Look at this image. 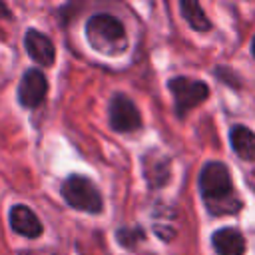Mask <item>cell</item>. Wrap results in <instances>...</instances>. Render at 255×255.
<instances>
[{
	"instance_id": "obj_1",
	"label": "cell",
	"mask_w": 255,
	"mask_h": 255,
	"mask_svg": "<svg viewBox=\"0 0 255 255\" xmlns=\"http://www.w3.org/2000/svg\"><path fill=\"white\" fill-rule=\"evenodd\" d=\"M199 191L209 209V213L225 215L241 209V199L237 197L231 173L221 161H207L199 171Z\"/></svg>"
},
{
	"instance_id": "obj_2",
	"label": "cell",
	"mask_w": 255,
	"mask_h": 255,
	"mask_svg": "<svg viewBox=\"0 0 255 255\" xmlns=\"http://www.w3.org/2000/svg\"><path fill=\"white\" fill-rule=\"evenodd\" d=\"M86 38L96 52L118 56L128 46L124 24L112 14H94L86 22Z\"/></svg>"
},
{
	"instance_id": "obj_3",
	"label": "cell",
	"mask_w": 255,
	"mask_h": 255,
	"mask_svg": "<svg viewBox=\"0 0 255 255\" xmlns=\"http://www.w3.org/2000/svg\"><path fill=\"white\" fill-rule=\"evenodd\" d=\"M62 197L70 207L78 211L100 213L104 209V199L98 187L84 175H70L62 183Z\"/></svg>"
},
{
	"instance_id": "obj_4",
	"label": "cell",
	"mask_w": 255,
	"mask_h": 255,
	"mask_svg": "<svg viewBox=\"0 0 255 255\" xmlns=\"http://www.w3.org/2000/svg\"><path fill=\"white\" fill-rule=\"evenodd\" d=\"M169 92L173 94V102H175V110L179 116H185L189 110H193L195 106L203 104L209 96V88L205 82L189 78V76H175L167 82Z\"/></svg>"
},
{
	"instance_id": "obj_5",
	"label": "cell",
	"mask_w": 255,
	"mask_h": 255,
	"mask_svg": "<svg viewBox=\"0 0 255 255\" xmlns=\"http://www.w3.org/2000/svg\"><path fill=\"white\" fill-rule=\"evenodd\" d=\"M110 126L122 133L135 131L141 126V116H139L135 104L128 96L116 94L112 98V102H110Z\"/></svg>"
},
{
	"instance_id": "obj_6",
	"label": "cell",
	"mask_w": 255,
	"mask_h": 255,
	"mask_svg": "<svg viewBox=\"0 0 255 255\" xmlns=\"http://www.w3.org/2000/svg\"><path fill=\"white\" fill-rule=\"evenodd\" d=\"M48 94V82H46V76L36 70V68H30L24 72L22 80H20V86H18V100L24 108H38L44 98Z\"/></svg>"
},
{
	"instance_id": "obj_7",
	"label": "cell",
	"mask_w": 255,
	"mask_h": 255,
	"mask_svg": "<svg viewBox=\"0 0 255 255\" xmlns=\"http://www.w3.org/2000/svg\"><path fill=\"white\" fill-rule=\"evenodd\" d=\"M8 219H10V227L14 233L22 235V237H28V239H36L42 235L44 227L38 219V215L28 207V205H22V203H16L10 207V213H8Z\"/></svg>"
},
{
	"instance_id": "obj_8",
	"label": "cell",
	"mask_w": 255,
	"mask_h": 255,
	"mask_svg": "<svg viewBox=\"0 0 255 255\" xmlns=\"http://www.w3.org/2000/svg\"><path fill=\"white\" fill-rule=\"evenodd\" d=\"M24 46H26L28 56L36 64L46 66V68L54 64V60H56V48H54L52 40L44 32H40L36 28H30L26 32V36H24Z\"/></svg>"
},
{
	"instance_id": "obj_9",
	"label": "cell",
	"mask_w": 255,
	"mask_h": 255,
	"mask_svg": "<svg viewBox=\"0 0 255 255\" xmlns=\"http://www.w3.org/2000/svg\"><path fill=\"white\" fill-rule=\"evenodd\" d=\"M211 245L217 255H243L245 253V239L233 227L217 229L211 235Z\"/></svg>"
},
{
	"instance_id": "obj_10",
	"label": "cell",
	"mask_w": 255,
	"mask_h": 255,
	"mask_svg": "<svg viewBox=\"0 0 255 255\" xmlns=\"http://www.w3.org/2000/svg\"><path fill=\"white\" fill-rule=\"evenodd\" d=\"M229 141L233 151L241 159L255 161V133L247 126H233L229 133Z\"/></svg>"
},
{
	"instance_id": "obj_11",
	"label": "cell",
	"mask_w": 255,
	"mask_h": 255,
	"mask_svg": "<svg viewBox=\"0 0 255 255\" xmlns=\"http://www.w3.org/2000/svg\"><path fill=\"white\" fill-rule=\"evenodd\" d=\"M143 171H145V179L149 187H159L169 177V159L155 157V153H149L143 159Z\"/></svg>"
},
{
	"instance_id": "obj_12",
	"label": "cell",
	"mask_w": 255,
	"mask_h": 255,
	"mask_svg": "<svg viewBox=\"0 0 255 255\" xmlns=\"http://www.w3.org/2000/svg\"><path fill=\"white\" fill-rule=\"evenodd\" d=\"M179 8H181V14H183L185 22H187L193 30H197V32H205V30L211 28V22L207 20V16H205L203 8L199 6V2L185 0V2L179 4Z\"/></svg>"
},
{
	"instance_id": "obj_13",
	"label": "cell",
	"mask_w": 255,
	"mask_h": 255,
	"mask_svg": "<svg viewBox=\"0 0 255 255\" xmlns=\"http://www.w3.org/2000/svg\"><path fill=\"white\" fill-rule=\"evenodd\" d=\"M0 18H10V10L0 2Z\"/></svg>"
},
{
	"instance_id": "obj_14",
	"label": "cell",
	"mask_w": 255,
	"mask_h": 255,
	"mask_svg": "<svg viewBox=\"0 0 255 255\" xmlns=\"http://www.w3.org/2000/svg\"><path fill=\"white\" fill-rule=\"evenodd\" d=\"M251 52H253V56H255V36H253V42H251Z\"/></svg>"
}]
</instances>
